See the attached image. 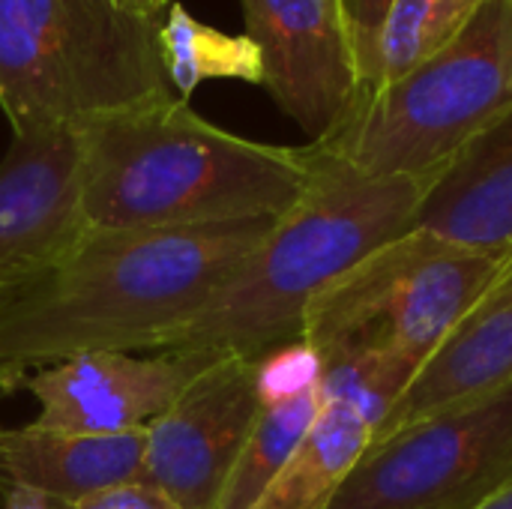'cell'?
<instances>
[{"instance_id": "6da1fadb", "label": "cell", "mask_w": 512, "mask_h": 509, "mask_svg": "<svg viewBox=\"0 0 512 509\" xmlns=\"http://www.w3.org/2000/svg\"><path fill=\"white\" fill-rule=\"evenodd\" d=\"M273 222L87 228L45 276L0 309V393H15L30 372L81 354L162 351Z\"/></svg>"}, {"instance_id": "7a4b0ae2", "label": "cell", "mask_w": 512, "mask_h": 509, "mask_svg": "<svg viewBox=\"0 0 512 509\" xmlns=\"http://www.w3.org/2000/svg\"><path fill=\"white\" fill-rule=\"evenodd\" d=\"M75 129L87 228L156 231L279 219L309 180L306 147L261 144L219 129L180 96L141 102Z\"/></svg>"}, {"instance_id": "3957f363", "label": "cell", "mask_w": 512, "mask_h": 509, "mask_svg": "<svg viewBox=\"0 0 512 509\" xmlns=\"http://www.w3.org/2000/svg\"><path fill=\"white\" fill-rule=\"evenodd\" d=\"M306 153L303 195L162 351L261 360L297 345L306 306L378 246L414 228L426 180L372 177L321 144H306Z\"/></svg>"}, {"instance_id": "277c9868", "label": "cell", "mask_w": 512, "mask_h": 509, "mask_svg": "<svg viewBox=\"0 0 512 509\" xmlns=\"http://www.w3.org/2000/svg\"><path fill=\"white\" fill-rule=\"evenodd\" d=\"M162 18L117 0H0V108L12 135L174 96L159 51Z\"/></svg>"}, {"instance_id": "5b68a950", "label": "cell", "mask_w": 512, "mask_h": 509, "mask_svg": "<svg viewBox=\"0 0 512 509\" xmlns=\"http://www.w3.org/2000/svg\"><path fill=\"white\" fill-rule=\"evenodd\" d=\"M512 111V0H483L471 21L396 84L357 99L321 141L372 177H438Z\"/></svg>"}, {"instance_id": "8992f818", "label": "cell", "mask_w": 512, "mask_h": 509, "mask_svg": "<svg viewBox=\"0 0 512 509\" xmlns=\"http://www.w3.org/2000/svg\"><path fill=\"white\" fill-rule=\"evenodd\" d=\"M510 273L507 255L411 228L378 246L306 306L303 345L318 357V366L381 354L420 372L459 321Z\"/></svg>"}, {"instance_id": "52a82bcc", "label": "cell", "mask_w": 512, "mask_h": 509, "mask_svg": "<svg viewBox=\"0 0 512 509\" xmlns=\"http://www.w3.org/2000/svg\"><path fill=\"white\" fill-rule=\"evenodd\" d=\"M512 483V381L372 441L327 509H471Z\"/></svg>"}, {"instance_id": "ba28073f", "label": "cell", "mask_w": 512, "mask_h": 509, "mask_svg": "<svg viewBox=\"0 0 512 509\" xmlns=\"http://www.w3.org/2000/svg\"><path fill=\"white\" fill-rule=\"evenodd\" d=\"M258 411V360L207 354L171 408L144 429L141 480L180 509H213Z\"/></svg>"}, {"instance_id": "9c48e42d", "label": "cell", "mask_w": 512, "mask_h": 509, "mask_svg": "<svg viewBox=\"0 0 512 509\" xmlns=\"http://www.w3.org/2000/svg\"><path fill=\"white\" fill-rule=\"evenodd\" d=\"M261 87L309 135L327 138L363 93L342 0H240Z\"/></svg>"}, {"instance_id": "30bf717a", "label": "cell", "mask_w": 512, "mask_h": 509, "mask_svg": "<svg viewBox=\"0 0 512 509\" xmlns=\"http://www.w3.org/2000/svg\"><path fill=\"white\" fill-rule=\"evenodd\" d=\"M75 126L12 135L0 162V309L45 276L87 231Z\"/></svg>"}, {"instance_id": "8fae6325", "label": "cell", "mask_w": 512, "mask_h": 509, "mask_svg": "<svg viewBox=\"0 0 512 509\" xmlns=\"http://www.w3.org/2000/svg\"><path fill=\"white\" fill-rule=\"evenodd\" d=\"M207 354H123L99 351L30 372L18 390H27L42 429L75 435H123L147 429L183 393Z\"/></svg>"}, {"instance_id": "7c38bea8", "label": "cell", "mask_w": 512, "mask_h": 509, "mask_svg": "<svg viewBox=\"0 0 512 509\" xmlns=\"http://www.w3.org/2000/svg\"><path fill=\"white\" fill-rule=\"evenodd\" d=\"M512 381V273L498 282L444 339L396 399L372 441L390 438L453 405Z\"/></svg>"}, {"instance_id": "4fadbf2b", "label": "cell", "mask_w": 512, "mask_h": 509, "mask_svg": "<svg viewBox=\"0 0 512 509\" xmlns=\"http://www.w3.org/2000/svg\"><path fill=\"white\" fill-rule=\"evenodd\" d=\"M414 228L512 258V111L429 180Z\"/></svg>"}, {"instance_id": "5bb4252c", "label": "cell", "mask_w": 512, "mask_h": 509, "mask_svg": "<svg viewBox=\"0 0 512 509\" xmlns=\"http://www.w3.org/2000/svg\"><path fill=\"white\" fill-rule=\"evenodd\" d=\"M147 435H75L30 426H0V489H27L78 504L93 492L138 480Z\"/></svg>"}, {"instance_id": "9a60e30c", "label": "cell", "mask_w": 512, "mask_h": 509, "mask_svg": "<svg viewBox=\"0 0 512 509\" xmlns=\"http://www.w3.org/2000/svg\"><path fill=\"white\" fill-rule=\"evenodd\" d=\"M321 408L318 381L264 402L213 509H252L288 465Z\"/></svg>"}, {"instance_id": "2e32d148", "label": "cell", "mask_w": 512, "mask_h": 509, "mask_svg": "<svg viewBox=\"0 0 512 509\" xmlns=\"http://www.w3.org/2000/svg\"><path fill=\"white\" fill-rule=\"evenodd\" d=\"M159 51L174 96L189 99L207 78H237L261 84V54L252 39L201 24L183 3L171 0L159 30Z\"/></svg>"}, {"instance_id": "e0dca14e", "label": "cell", "mask_w": 512, "mask_h": 509, "mask_svg": "<svg viewBox=\"0 0 512 509\" xmlns=\"http://www.w3.org/2000/svg\"><path fill=\"white\" fill-rule=\"evenodd\" d=\"M483 6V0H393L381 24L363 93L384 90L438 54Z\"/></svg>"}, {"instance_id": "ac0fdd59", "label": "cell", "mask_w": 512, "mask_h": 509, "mask_svg": "<svg viewBox=\"0 0 512 509\" xmlns=\"http://www.w3.org/2000/svg\"><path fill=\"white\" fill-rule=\"evenodd\" d=\"M390 3L393 0H342L354 54H357V66H360V81H366V72H369L372 54H375V42H378V33H381Z\"/></svg>"}, {"instance_id": "d6986e66", "label": "cell", "mask_w": 512, "mask_h": 509, "mask_svg": "<svg viewBox=\"0 0 512 509\" xmlns=\"http://www.w3.org/2000/svg\"><path fill=\"white\" fill-rule=\"evenodd\" d=\"M72 509H180L162 489L147 480H129L120 486H108L102 492L87 495L84 501L72 504Z\"/></svg>"}, {"instance_id": "ffe728a7", "label": "cell", "mask_w": 512, "mask_h": 509, "mask_svg": "<svg viewBox=\"0 0 512 509\" xmlns=\"http://www.w3.org/2000/svg\"><path fill=\"white\" fill-rule=\"evenodd\" d=\"M3 495V509H72L63 501L45 498L39 492H27V489H0Z\"/></svg>"}, {"instance_id": "44dd1931", "label": "cell", "mask_w": 512, "mask_h": 509, "mask_svg": "<svg viewBox=\"0 0 512 509\" xmlns=\"http://www.w3.org/2000/svg\"><path fill=\"white\" fill-rule=\"evenodd\" d=\"M126 12H135V15H147V18H159L165 15L168 3L171 0H117Z\"/></svg>"}, {"instance_id": "7402d4cb", "label": "cell", "mask_w": 512, "mask_h": 509, "mask_svg": "<svg viewBox=\"0 0 512 509\" xmlns=\"http://www.w3.org/2000/svg\"><path fill=\"white\" fill-rule=\"evenodd\" d=\"M471 509H512V483L501 486L498 492H492L486 501H480L477 507Z\"/></svg>"}]
</instances>
